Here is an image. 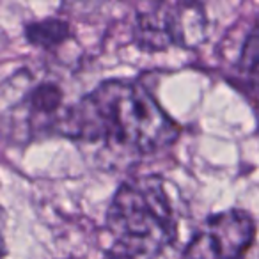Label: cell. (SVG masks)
Here are the masks:
<instances>
[{
    "label": "cell",
    "instance_id": "6da1fadb",
    "mask_svg": "<svg viewBox=\"0 0 259 259\" xmlns=\"http://www.w3.org/2000/svg\"><path fill=\"white\" fill-rule=\"evenodd\" d=\"M59 132L124 156H146L170 146L180 128L141 82L110 78L66 108Z\"/></svg>",
    "mask_w": 259,
    "mask_h": 259
},
{
    "label": "cell",
    "instance_id": "7a4b0ae2",
    "mask_svg": "<svg viewBox=\"0 0 259 259\" xmlns=\"http://www.w3.org/2000/svg\"><path fill=\"white\" fill-rule=\"evenodd\" d=\"M115 259H163L178 238V213L160 176H137L115 190L107 211Z\"/></svg>",
    "mask_w": 259,
    "mask_h": 259
},
{
    "label": "cell",
    "instance_id": "3957f363",
    "mask_svg": "<svg viewBox=\"0 0 259 259\" xmlns=\"http://www.w3.org/2000/svg\"><path fill=\"white\" fill-rule=\"evenodd\" d=\"M206 37V13L201 4L162 2L137 15L135 41L149 52L167 47L194 48Z\"/></svg>",
    "mask_w": 259,
    "mask_h": 259
},
{
    "label": "cell",
    "instance_id": "277c9868",
    "mask_svg": "<svg viewBox=\"0 0 259 259\" xmlns=\"http://www.w3.org/2000/svg\"><path fill=\"white\" fill-rule=\"evenodd\" d=\"M254 238V219L241 209H227L206 220L181 259H245Z\"/></svg>",
    "mask_w": 259,
    "mask_h": 259
},
{
    "label": "cell",
    "instance_id": "5b68a950",
    "mask_svg": "<svg viewBox=\"0 0 259 259\" xmlns=\"http://www.w3.org/2000/svg\"><path fill=\"white\" fill-rule=\"evenodd\" d=\"M16 107L23 108L25 112L27 130H59V124L66 114V110L61 112L62 91L54 82L29 83V89L20 94Z\"/></svg>",
    "mask_w": 259,
    "mask_h": 259
},
{
    "label": "cell",
    "instance_id": "8992f818",
    "mask_svg": "<svg viewBox=\"0 0 259 259\" xmlns=\"http://www.w3.org/2000/svg\"><path fill=\"white\" fill-rule=\"evenodd\" d=\"M71 36L68 22L62 18H45L29 23L25 27V37L29 43L43 48H55Z\"/></svg>",
    "mask_w": 259,
    "mask_h": 259
},
{
    "label": "cell",
    "instance_id": "52a82bcc",
    "mask_svg": "<svg viewBox=\"0 0 259 259\" xmlns=\"http://www.w3.org/2000/svg\"><path fill=\"white\" fill-rule=\"evenodd\" d=\"M241 76L248 83L259 87V20L252 30L248 32L240 54V64H238Z\"/></svg>",
    "mask_w": 259,
    "mask_h": 259
}]
</instances>
